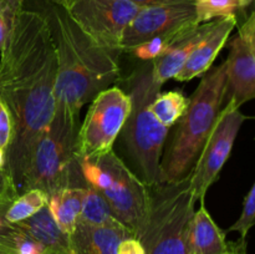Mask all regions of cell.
<instances>
[{
	"label": "cell",
	"instance_id": "1",
	"mask_svg": "<svg viewBox=\"0 0 255 254\" xmlns=\"http://www.w3.org/2000/svg\"><path fill=\"white\" fill-rule=\"evenodd\" d=\"M57 64L44 15L21 9L0 51V100L11 119L4 169L17 193L35 146L55 114Z\"/></svg>",
	"mask_w": 255,
	"mask_h": 254
},
{
	"label": "cell",
	"instance_id": "2",
	"mask_svg": "<svg viewBox=\"0 0 255 254\" xmlns=\"http://www.w3.org/2000/svg\"><path fill=\"white\" fill-rule=\"evenodd\" d=\"M37 11L46 20L56 55L55 106L80 115L86 102L120 79L119 55L85 34L61 4L42 0Z\"/></svg>",
	"mask_w": 255,
	"mask_h": 254
},
{
	"label": "cell",
	"instance_id": "3",
	"mask_svg": "<svg viewBox=\"0 0 255 254\" xmlns=\"http://www.w3.org/2000/svg\"><path fill=\"white\" fill-rule=\"evenodd\" d=\"M226 62L211 67L189 97L186 112L177 122L176 131L159 164L158 183L179 181L191 173L224 105Z\"/></svg>",
	"mask_w": 255,
	"mask_h": 254
},
{
	"label": "cell",
	"instance_id": "4",
	"mask_svg": "<svg viewBox=\"0 0 255 254\" xmlns=\"http://www.w3.org/2000/svg\"><path fill=\"white\" fill-rule=\"evenodd\" d=\"M80 115L55 106V114L35 146L24 177L22 192L31 188L49 196L62 188L86 186L77 157Z\"/></svg>",
	"mask_w": 255,
	"mask_h": 254
},
{
	"label": "cell",
	"instance_id": "5",
	"mask_svg": "<svg viewBox=\"0 0 255 254\" xmlns=\"http://www.w3.org/2000/svg\"><path fill=\"white\" fill-rule=\"evenodd\" d=\"M161 87L153 76L152 62H144L132 72L127 92L131 111L121 131L127 152L148 188L158 184L159 164L169 132L151 111L152 101Z\"/></svg>",
	"mask_w": 255,
	"mask_h": 254
},
{
	"label": "cell",
	"instance_id": "6",
	"mask_svg": "<svg viewBox=\"0 0 255 254\" xmlns=\"http://www.w3.org/2000/svg\"><path fill=\"white\" fill-rule=\"evenodd\" d=\"M82 176L109 203L117 221L136 238L146 223L149 188L112 151L91 158H80Z\"/></svg>",
	"mask_w": 255,
	"mask_h": 254
},
{
	"label": "cell",
	"instance_id": "7",
	"mask_svg": "<svg viewBox=\"0 0 255 254\" xmlns=\"http://www.w3.org/2000/svg\"><path fill=\"white\" fill-rule=\"evenodd\" d=\"M194 206L189 174L151 187L146 223L136 237L144 254H189L187 232Z\"/></svg>",
	"mask_w": 255,
	"mask_h": 254
},
{
	"label": "cell",
	"instance_id": "8",
	"mask_svg": "<svg viewBox=\"0 0 255 254\" xmlns=\"http://www.w3.org/2000/svg\"><path fill=\"white\" fill-rule=\"evenodd\" d=\"M77 134V157L91 158L114 149L131 111L128 94L117 86L100 91L91 100Z\"/></svg>",
	"mask_w": 255,
	"mask_h": 254
},
{
	"label": "cell",
	"instance_id": "9",
	"mask_svg": "<svg viewBox=\"0 0 255 254\" xmlns=\"http://www.w3.org/2000/svg\"><path fill=\"white\" fill-rule=\"evenodd\" d=\"M248 120L232 104L222 107L217 121L202 147L199 156L189 173V188L194 203H204V197L217 181L224 164L228 161L241 127Z\"/></svg>",
	"mask_w": 255,
	"mask_h": 254
},
{
	"label": "cell",
	"instance_id": "10",
	"mask_svg": "<svg viewBox=\"0 0 255 254\" xmlns=\"http://www.w3.org/2000/svg\"><path fill=\"white\" fill-rule=\"evenodd\" d=\"M62 6L85 34L116 55L122 52L125 30L141 7L129 0H67Z\"/></svg>",
	"mask_w": 255,
	"mask_h": 254
},
{
	"label": "cell",
	"instance_id": "11",
	"mask_svg": "<svg viewBox=\"0 0 255 254\" xmlns=\"http://www.w3.org/2000/svg\"><path fill=\"white\" fill-rule=\"evenodd\" d=\"M198 24L194 0H171L141 6L122 36V51L163 34L178 32Z\"/></svg>",
	"mask_w": 255,
	"mask_h": 254
},
{
	"label": "cell",
	"instance_id": "12",
	"mask_svg": "<svg viewBox=\"0 0 255 254\" xmlns=\"http://www.w3.org/2000/svg\"><path fill=\"white\" fill-rule=\"evenodd\" d=\"M226 95L237 109L255 96V14L251 11L229 42V55L226 60ZM224 106V105H223Z\"/></svg>",
	"mask_w": 255,
	"mask_h": 254
},
{
	"label": "cell",
	"instance_id": "13",
	"mask_svg": "<svg viewBox=\"0 0 255 254\" xmlns=\"http://www.w3.org/2000/svg\"><path fill=\"white\" fill-rule=\"evenodd\" d=\"M238 25V17L226 16L214 19L213 26L208 34L201 40L196 49L192 51L181 71L174 79L177 81L187 82L206 74L213 65L221 50L228 41L232 31Z\"/></svg>",
	"mask_w": 255,
	"mask_h": 254
},
{
	"label": "cell",
	"instance_id": "14",
	"mask_svg": "<svg viewBox=\"0 0 255 254\" xmlns=\"http://www.w3.org/2000/svg\"><path fill=\"white\" fill-rule=\"evenodd\" d=\"M132 236L121 223L110 226H92L77 221L69 236L70 254H117L124 239Z\"/></svg>",
	"mask_w": 255,
	"mask_h": 254
},
{
	"label": "cell",
	"instance_id": "15",
	"mask_svg": "<svg viewBox=\"0 0 255 254\" xmlns=\"http://www.w3.org/2000/svg\"><path fill=\"white\" fill-rule=\"evenodd\" d=\"M213 22L212 20L188 27L161 57L152 61L153 76L159 85L177 76L192 51L212 29Z\"/></svg>",
	"mask_w": 255,
	"mask_h": 254
},
{
	"label": "cell",
	"instance_id": "16",
	"mask_svg": "<svg viewBox=\"0 0 255 254\" xmlns=\"http://www.w3.org/2000/svg\"><path fill=\"white\" fill-rule=\"evenodd\" d=\"M189 254H226L229 251V243L226 233L213 221L209 212L201 203L194 209L187 232Z\"/></svg>",
	"mask_w": 255,
	"mask_h": 254
},
{
	"label": "cell",
	"instance_id": "17",
	"mask_svg": "<svg viewBox=\"0 0 255 254\" xmlns=\"http://www.w3.org/2000/svg\"><path fill=\"white\" fill-rule=\"evenodd\" d=\"M12 226L39 243L46 253L70 254L69 236L55 222L47 204L30 218Z\"/></svg>",
	"mask_w": 255,
	"mask_h": 254
},
{
	"label": "cell",
	"instance_id": "18",
	"mask_svg": "<svg viewBox=\"0 0 255 254\" xmlns=\"http://www.w3.org/2000/svg\"><path fill=\"white\" fill-rule=\"evenodd\" d=\"M47 208L62 232H74L81 209V188H62L49 194Z\"/></svg>",
	"mask_w": 255,
	"mask_h": 254
},
{
	"label": "cell",
	"instance_id": "19",
	"mask_svg": "<svg viewBox=\"0 0 255 254\" xmlns=\"http://www.w3.org/2000/svg\"><path fill=\"white\" fill-rule=\"evenodd\" d=\"M77 221L92 226H110L120 223L102 194L90 184L81 187V209Z\"/></svg>",
	"mask_w": 255,
	"mask_h": 254
},
{
	"label": "cell",
	"instance_id": "20",
	"mask_svg": "<svg viewBox=\"0 0 255 254\" xmlns=\"http://www.w3.org/2000/svg\"><path fill=\"white\" fill-rule=\"evenodd\" d=\"M189 104V97L181 91L159 92L151 104V111L159 124L171 128L181 120Z\"/></svg>",
	"mask_w": 255,
	"mask_h": 254
},
{
	"label": "cell",
	"instance_id": "21",
	"mask_svg": "<svg viewBox=\"0 0 255 254\" xmlns=\"http://www.w3.org/2000/svg\"><path fill=\"white\" fill-rule=\"evenodd\" d=\"M47 198L49 196L41 189H27V191L20 193L11 202L9 208L5 212V219L9 224H15L30 218L46 206Z\"/></svg>",
	"mask_w": 255,
	"mask_h": 254
},
{
	"label": "cell",
	"instance_id": "22",
	"mask_svg": "<svg viewBox=\"0 0 255 254\" xmlns=\"http://www.w3.org/2000/svg\"><path fill=\"white\" fill-rule=\"evenodd\" d=\"M253 0H194L198 24L226 16H237L249 7Z\"/></svg>",
	"mask_w": 255,
	"mask_h": 254
},
{
	"label": "cell",
	"instance_id": "23",
	"mask_svg": "<svg viewBox=\"0 0 255 254\" xmlns=\"http://www.w3.org/2000/svg\"><path fill=\"white\" fill-rule=\"evenodd\" d=\"M0 253L2 254H45L46 251L27 234L11 224L0 232Z\"/></svg>",
	"mask_w": 255,
	"mask_h": 254
},
{
	"label": "cell",
	"instance_id": "24",
	"mask_svg": "<svg viewBox=\"0 0 255 254\" xmlns=\"http://www.w3.org/2000/svg\"><path fill=\"white\" fill-rule=\"evenodd\" d=\"M192 26H193V25H192ZM187 29H188V27H187ZM187 29L182 30V31H178V32L163 34V35H158V36L152 37V39L139 44L138 46H136L129 52H132L137 59L142 60V61L144 62L154 61L156 59L161 57L162 55H163L164 52L172 46V44H173V42L176 41V40L178 39V37L181 36Z\"/></svg>",
	"mask_w": 255,
	"mask_h": 254
},
{
	"label": "cell",
	"instance_id": "25",
	"mask_svg": "<svg viewBox=\"0 0 255 254\" xmlns=\"http://www.w3.org/2000/svg\"><path fill=\"white\" fill-rule=\"evenodd\" d=\"M255 222V184L251 187L243 201V209L236 223L229 227L228 232H238L241 239H246Z\"/></svg>",
	"mask_w": 255,
	"mask_h": 254
},
{
	"label": "cell",
	"instance_id": "26",
	"mask_svg": "<svg viewBox=\"0 0 255 254\" xmlns=\"http://www.w3.org/2000/svg\"><path fill=\"white\" fill-rule=\"evenodd\" d=\"M11 119H10L9 111L4 102L0 100V147L4 149L7 148L11 139Z\"/></svg>",
	"mask_w": 255,
	"mask_h": 254
},
{
	"label": "cell",
	"instance_id": "27",
	"mask_svg": "<svg viewBox=\"0 0 255 254\" xmlns=\"http://www.w3.org/2000/svg\"><path fill=\"white\" fill-rule=\"evenodd\" d=\"M17 196H19V193H17L16 189L12 187V188H10L9 191L0 198V232L11 226V224L7 223L6 219H5V212H6V209L9 208L11 202L14 201Z\"/></svg>",
	"mask_w": 255,
	"mask_h": 254
},
{
	"label": "cell",
	"instance_id": "28",
	"mask_svg": "<svg viewBox=\"0 0 255 254\" xmlns=\"http://www.w3.org/2000/svg\"><path fill=\"white\" fill-rule=\"evenodd\" d=\"M117 254H144V249L138 239L128 237L120 243Z\"/></svg>",
	"mask_w": 255,
	"mask_h": 254
},
{
	"label": "cell",
	"instance_id": "29",
	"mask_svg": "<svg viewBox=\"0 0 255 254\" xmlns=\"http://www.w3.org/2000/svg\"><path fill=\"white\" fill-rule=\"evenodd\" d=\"M14 19L15 17L10 16L9 14H6L5 11L0 10V51H1L5 42H6V39L10 34V30H11Z\"/></svg>",
	"mask_w": 255,
	"mask_h": 254
},
{
	"label": "cell",
	"instance_id": "30",
	"mask_svg": "<svg viewBox=\"0 0 255 254\" xmlns=\"http://www.w3.org/2000/svg\"><path fill=\"white\" fill-rule=\"evenodd\" d=\"M26 0H0V10L15 17L17 12L24 9V4Z\"/></svg>",
	"mask_w": 255,
	"mask_h": 254
},
{
	"label": "cell",
	"instance_id": "31",
	"mask_svg": "<svg viewBox=\"0 0 255 254\" xmlns=\"http://www.w3.org/2000/svg\"><path fill=\"white\" fill-rule=\"evenodd\" d=\"M12 187H14V184H12L9 174L6 173L5 169H0V198H1L10 188H12Z\"/></svg>",
	"mask_w": 255,
	"mask_h": 254
},
{
	"label": "cell",
	"instance_id": "32",
	"mask_svg": "<svg viewBox=\"0 0 255 254\" xmlns=\"http://www.w3.org/2000/svg\"><path fill=\"white\" fill-rule=\"evenodd\" d=\"M226 254H248L247 253L246 239H239L238 242L229 243V251Z\"/></svg>",
	"mask_w": 255,
	"mask_h": 254
},
{
	"label": "cell",
	"instance_id": "33",
	"mask_svg": "<svg viewBox=\"0 0 255 254\" xmlns=\"http://www.w3.org/2000/svg\"><path fill=\"white\" fill-rule=\"evenodd\" d=\"M133 4L138 5V6H146V5H152V4H158V2H164V1H171V0H129Z\"/></svg>",
	"mask_w": 255,
	"mask_h": 254
},
{
	"label": "cell",
	"instance_id": "34",
	"mask_svg": "<svg viewBox=\"0 0 255 254\" xmlns=\"http://www.w3.org/2000/svg\"><path fill=\"white\" fill-rule=\"evenodd\" d=\"M5 159H6V153H5V149L0 147V169H4Z\"/></svg>",
	"mask_w": 255,
	"mask_h": 254
},
{
	"label": "cell",
	"instance_id": "35",
	"mask_svg": "<svg viewBox=\"0 0 255 254\" xmlns=\"http://www.w3.org/2000/svg\"><path fill=\"white\" fill-rule=\"evenodd\" d=\"M52 1H55V2H57V4H64L65 1H67V0H52Z\"/></svg>",
	"mask_w": 255,
	"mask_h": 254
},
{
	"label": "cell",
	"instance_id": "36",
	"mask_svg": "<svg viewBox=\"0 0 255 254\" xmlns=\"http://www.w3.org/2000/svg\"><path fill=\"white\" fill-rule=\"evenodd\" d=\"M45 254H60V253H45Z\"/></svg>",
	"mask_w": 255,
	"mask_h": 254
},
{
	"label": "cell",
	"instance_id": "37",
	"mask_svg": "<svg viewBox=\"0 0 255 254\" xmlns=\"http://www.w3.org/2000/svg\"><path fill=\"white\" fill-rule=\"evenodd\" d=\"M0 254H2V253H0Z\"/></svg>",
	"mask_w": 255,
	"mask_h": 254
}]
</instances>
